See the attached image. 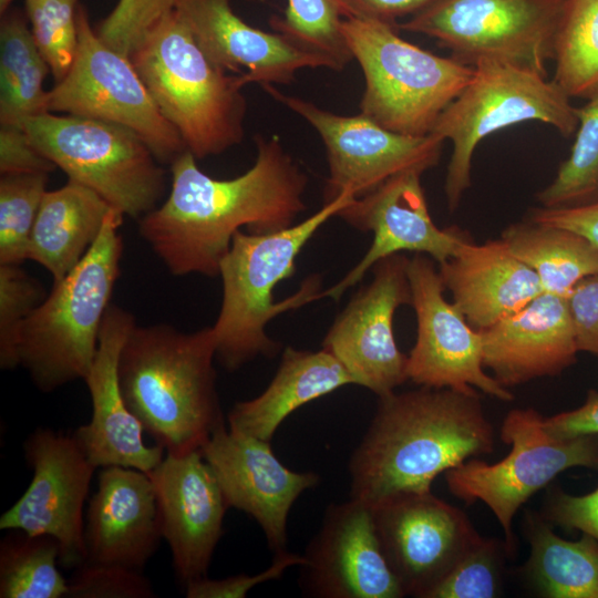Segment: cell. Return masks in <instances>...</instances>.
Here are the masks:
<instances>
[{"instance_id": "obj_1", "label": "cell", "mask_w": 598, "mask_h": 598, "mask_svg": "<svg viewBox=\"0 0 598 598\" xmlns=\"http://www.w3.org/2000/svg\"><path fill=\"white\" fill-rule=\"evenodd\" d=\"M255 141L254 165L231 179L205 174L187 150L171 162V190L140 218V234L174 276H217L238 230L276 233L305 210V172L279 137Z\"/></svg>"}, {"instance_id": "obj_2", "label": "cell", "mask_w": 598, "mask_h": 598, "mask_svg": "<svg viewBox=\"0 0 598 598\" xmlns=\"http://www.w3.org/2000/svg\"><path fill=\"white\" fill-rule=\"evenodd\" d=\"M494 447L476 390L421 385L379 396L349 461L350 498L373 507L399 494L430 492L441 473Z\"/></svg>"}, {"instance_id": "obj_3", "label": "cell", "mask_w": 598, "mask_h": 598, "mask_svg": "<svg viewBox=\"0 0 598 598\" xmlns=\"http://www.w3.org/2000/svg\"><path fill=\"white\" fill-rule=\"evenodd\" d=\"M213 327L183 332L135 323L118 355L123 398L134 416L175 455L200 450L225 423L216 386Z\"/></svg>"}, {"instance_id": "obj_4", "label": "cell", "mask_w": 598, "mask_h": 598, "mask_svg": "<svg viewBox=\"0 0 598 598\" xmlns=\"http://www.w3.org/2000/svg\"><path fill=\"white\" fill-rule=\"evenodd\" d=\"M341 194L323 203L307 219L269 234L238 230L219 264L223 301L213 326L216 359L228 371L262 355L275 357L281 344L266 332L278 315L323 298L321 279L309 276L298 291L280 302L274 301L275 287L295 274V261L303 246L331 217L354 199Z\"/></svg>"}, {"instance_id": "obj_5", "label": "cell", "mask_w": 598, "mask_h": 598, "mask_svg": "<svg viewBox=\"0 0 598 598\" xmlns=\"http://www.w3.org/2000/svg\"><path fill=\"white\" fill-rule=\"evenodd\" d=\"M130 59L196 158L241 142L247 101L240 74L228 75L208 59L176 9L154 25Z\"/></svg>"}, {"instance_id": "obj_6", "label": "cell", "mask_w": 598, "mask_h": 598, "mask_svg": "<svg viewBox=\"0 0 598 598\" xmlns=\"http://www.w3.org/2000/svg\"><path fill=\"white\" fill-rule=\"evenodd\" d=\"M123 214L112 208L79 264L23 323L19 361L43 392L84 380L95 359L104 316L121 272Z\"/></svg>"}, {"instance_id": "obj_7", "label": "cell", "mask_w": 598, "mask_h": 598, "mask_svg": "<svg viewBox=\"0 0 598 598\" xmlns=\"http://www.w3.org/2000/svg\"><path fill=\"white\" fill-rule=\"evenodd\" d=\"M342 33L364 76L360 113L399 134H430L473 75V66L405 41L393 24L343 18Z\"/></svg>"}, {"instance_id": "obj_8", "label": "cell", "mask_w": 598, "mask_h": 598, "mask_svg": "<svg viewBox=\"0 0 598 598\" xmlns=\"http://www.w3.org/2000/svg\"><path fill=\"white\" fill-rule=\"evenodd\" d=\"M529 121L568 137L578 126L577 107L558 84L538 73L493 60L477 62L466 86L430 133L453 145L444 185L450 212L471 186L472 158L481 141Z\"/></svg>"}, {"instance_id": "obj_9", "label": "cell", "mask_w": 598, "mask_h": 598, "mask_svg": "<svg viewBox=\"0 0 598 598\" xmlns=\"http://www.w3.org/2000/svg\"><path fill=\"white\" fill-rule=\"evenodd\" d=\"M22 127L33 146L68 179L91 188L123 215L142 218L165 194V169L130 128L52 112L28 118Z\"/></svg>"}, {"instance_id": "obj_10", "label": "cell", "mask_w": 598, "mask_h": 598, "mask_svg": "<svg viewBox=\"0 0 598 598\" xmlns=\"http://www.w3.org/2000/svg\"><path fill=\"white\" fill-rule=\"evenodd\" d=\"M566 0H433L396 23L431 37L458 62L493 60L546 78Z\"/></svg>"}, {"instance_id": "obj_11", "label": "cell", "mask_w": 598, "mask_h": 598, "mask_svg": "<svg viewBox=\"0 0 598 598\" xmlns=\"http://www.w3.org/2000/svg\"><path fill=\"white\" fill-rule=\"evenodd\" d=\"M501 440L509 453L489 464L476 457L446 471L448 491L472 505L486 504L504 532L507 554L515 549L513 519L519 507L558 474L573 467L598 470V435L560 440L544 426L534 409H514L505 416Z\"/></svg>"}, {"instance_id": "obj_12", "label": "cell", "mask_w": 598, "mask_h": 598, "mask_svg": "<svg viewBox=\"0 0 598 598\" xmlns=\"http://www.w3.org/2000/svg\"><path fill=\"white\" fill-rule=\"evenodd\" d=\"M79 45L65 76L48 91V112L99 120L138 134L159 162L171 163L185 144L162 115L131 59L106 45L79 7Z\"/></svg>"}, {"instance_id": "obj_13", "label": "cell", "mask_w": 598, "mask_h": 598, "mask_svg": "<svg viewBox=\"0 0 598 598\" xmlns=\"http://www.w3.org/2000/svg\"><path fill=\"white\" fill-rule=\"evenodd\" d=\"M261 86L308 122L323 142L329 165L323 203L346 193L362 197L398 174L412 169L424 173L440 161L444 141L436 135L399 134L361 113L334 114L307 100L283 94L274 84Z\"/></svg>"}, {"instance_id": "obj_14", "label": "cell", "mask_w": 598, "mask_h": 598, "mask_svg": "<svg viewBox=\"0 0 598 598\" xmlns=\"http://www.w3.org/2000/svg\"><path fill=\"white\" fill-rule=\"evenodd\" d=\"M32 478L0 517V529L48 535L60 546V564L78 568L86 559L84 503L96 467L73 434L38 427L23 444Z\"/></svg>"}, {"instance_id": "obj_15", "label": "cell", "mask_w": 598, "mask_h": 598, "mask_svg": "<svg viewBox=\"0 0 598 598\" xmlns=\"http://www.w3.org/2000/svg\"><path fill=\"white\" fill-rule=\"evenodd\" d=\"M372 511L381 549L404 596L427 598L482 537L462 509L431 491L395 495Z\"/></svg>"}, {"instance_id": "obj_16", "label": "cell", "mask_w": 598, "mask_h": 598, "mask_svg": "<svg viewBox=\"0 0 598 598\" xmlns=\"http://www.w3.org/2000/svg\"><path fill=\"white\" fill-rule=\"evenodd\" d=\"M411 305L417 321L416 341L408 355V379L417 385L481 390L501 401L514 395L485 372L481 332L444 298V283L433 260L415 254L409 260Z\"/></svg>"}, {"instance_id": "obj_17", "label": "cell", "mask_w": 598, "mask_h": 598, "mask_svg": "<svg viewBox=\"0 0 598 598\" xmlns=\"http://www.w3.org/2000/svg\"><path fill=\"white\" fill-rule=\"evenodd\" d=\"M409 260L399 252L375 262L371 283L353 296L322 341V349L340 361L354 384L378 398L409 380L408 355L393 333L395 310L412 302Z\"/></svg>"}, {"instance_id": "obj_18", "label": "cell", "mask_w": 598, "mask_h": 598, "mask_svg": "<svg viewBox=\"0 0 598 598\" xmlns=\"http://www.w3.org/2000/svg\"><path fill=\"white\" fill-rule=\"evenodd\" d=\"M303 557L299 585L306 597H404L381 549L372 507L359 499L326 508Z\"/></svg>"}, {"instance_id": "obj_19", "label": "cell", "mask_w": 598, "mask_h": 598, "mask_svg": "<svg viewBox=\"0 0 598 598\" xmlns=\"http://www.w3.org/2000/svg\"><path fill=\"white\" fill-rule=\"evenodd\" d=\"M423 172L412 169L393 176L373 192L352 199L337 216L373 241L363 258L322 297L339 300L379 260L402 251L430 256L440 264L453 257L471 237L457 227L441 229L427 208L421 185Z\"/></svg>"}, {"instance_id": "obj_20", "label": "cell", "mask_w": 598, "mask_h": 598, "mask_svg": "<svg viewBox=\"0 0 598 598\" xmlns=\"http://www.w3.org/2000/svg\"><path fill=\"white\" fill-rule=\"evenodd\" d=\"M200 452L221 488L228 507L252 517L269 548L287 550V522L293 503L319 484L313 472H295L275 455L270 442L220 424Z\"/></svg>"}, {"instance_id": "obj_21", "label": "cell", "mask_w": 598, "mask_h": 598, "mask_svg": "<svg viewBox=\"0 0 598 598\" xmlns=\"http://www.w3.org/2000/svg\"><path fill=\"white\" fill-rule=\"evenodd\" d=\"M147 474L177 578L185 586L206 577L229 508L215 474L200 450L165 453Z\"/></svg>"}, {"instance_id": "obj_22", "label": "cell", "mask_w": 598, "mask_h": 598, "mask_svg": "<svg viewBox=\"0 0 598 598\" xmlns=\"http://www.w3.org/2000/svg\"><path fill=\"white\" fill-rule=\"evenodd\" d=\"M135 323L132 313L111 303L102 322L95 359L84 379L92 415L73 435L96 468L115 465L148 473L165 455L161 445L144 442V429L130 411L118 382V355Z\"/></svg>"}, {"instance_id": "obj_23", "label": "cell", "mask_w": 598, "mask_h": 598, "mask_svg": "<svg viewBox=\"0 0 598 598\" xmlns=\"http://www.w3.org/2000/svg\"><path fill=\"white\" fill-rule=\"evenodd\" d=\"M231 2L176 0L175 9L208 59L240 74L244 85L290 84L299 70H332L324 58L302 50L283 34L249 25L234 12Z\"/></svg>"}, {"instance_id": "obj_24", "label": "cell", "mask_w": 598, "mask_h": 598, "mask_svg": "<svg viewBox=\"0 0 598 598\" xmlns=\"http://www.w3.org/2000/svg\"><path fill=\"white\" fill-rule=\"evenodd\" d=\"M162 538L159 509L150 475L124 466L102 467L85 515V561L142 571Z\"/></svg>"}, {"instance_id": "obj_25", "label": "cell", "mask_w": 598, "mask_h": 598, "mask_svg": "<svg viewBox=\"0 0 598 598\" xmlns=\"http://www.w3.org/2000/svg\"><path fill=\"white\" fill-rule=\"evenodd\" d=\"M478 331L483 365L504 388L557 375L579 352L567 299L548 292Z\"/></svg>"}, {"instance_id": "obj_26", "label": "cell", "mask_w": 598, "mask_h": 598, "mask_svg": "<svg viewBox=\"0 0 598 598\" xmlns=\"http://www.w3.org/2000/svg\"><path fill=\"white\" fill-rule=\"evenodd\" d=\"M439 272L454 305L477 330L514 315L544 292L536 272L501 238L478 245L468 239L440 264Z\"/></svg>"}, {"instance_id": "obj_27", "label": "cell", "mask_w": 598, "mask_h": 598, "mask_svg": "<svg viewBox=\"0 0 598 598\" xmlns=\"http://www.w3.org/2000/svg\"><path fill=\"white\" fill-rule=\"evenodd\" d=\"M348 384H354L353 378L330 352L287 347L266 390L229 411V429L270 442L295 410Z\"/></svg>"}, {"instance_id": "obj_28", "label": "cell", "mask_w": 598, "mask_h": 598, "mask_svg": "<svg viewBox=\"0 0 598 598\" xmlns=\"http://www.w3.org/2000/svg\"><path fill=\"white\" fill-rule=\"evenodd\" d=\"M113 207L91 188L68 179L47 190L30 237L28 259L62 280L99 237Z\"/></svg>"}, {"instance_id": "obj_29", "label": "cell", "mask_w": 598, "mask_h": 598, "mask_svg": "<svg viewBox=\"0 0 598 598\" xmlns=\"http://www.w3.org/2000/svg\"><path fill=\"white\" fill-rule=\"evenodd\" d=\"M542 515L527 512L530 555L525 570L536 591L548 598H598V540L582 534L564 539Z\"/></svg>"}, {"instance_id": "obj_30", "label": "cell", "mask_w": 598, "mask_h": 598, "mask_svg": "<svg viewBox=\"0 0 598 598\" xmlns=\"http://www.w3.org/2000/svg\"><path fill=\"white\" fill-rule=\"evenodd\" d=\"M501 239L536 272L544 292L567 299L598 272V247L575 231L525 219L506 227Z\"/></svg>"}, {"instance_id": "obj_31", "label": "cell", "mask_w": 598, "mask_h": 598, "mask_svg": "<svg viewBox=\"0 0 598 598\" xmlns=\"http://www.w3.org/2000/svg\"><path fill=\"white\" fill-rule=\"evenodd\" d=\"M27 13L10 8L0 23V124L19 125L48 112L44 79L50 68L40 53Z\"/></svg>"}, {"instance_id": "obj_32", "label": "cell", "mask_w": 598, "mask_h": 598, "mask_svg": "<svg viewBox=\"0 0 598 598\" xmlns=\"http://www.w3.org/2000/svg\"><path fill=\"white\" fill-rule=\"evenodd\" d=\"M8 532L0 543V597H66L68 579L58 568V542L48 535Z\"/></svg>"}, {"instance_id": "obj_33", "label": "cell", "mask_w": 598, "mask_h": 598, "mask_svg": "<svg viewBox=\"0 0 598 598\" xmlns=\"http://www.w3.org/2000/svg\"><path fill=\"white\" fill-rule=\"evenodd\" d=\"M553 60V81L570 99L598 92V0H566Z\"/></svg>"}, {"instance_id": "obj_34", "label": "cell", "mask_w": 598, "mask_h": 598, "mask_svg": "<svg viewBox=\"0 0 598 598\" xmlns=\"http://www.w3.org/2000/svg\"><path fill=\"white\" fill-rule=\"evenodd\" d=\"M576 137L549 185L537 193L539 206L573 207L598 200V92L577 107Z\"/></svg>"}, {"instance_id": "obj_35", "label": "cell", "mask_w": 598, "mask_h": 598, "mask_svg": "<svg viewBox=\"0 0 598 598\" xmlns=\"http://www.w3.org/2000/svg\"><path fill=\"white\" fill-rule=\"evenodd\" d=\"M342 13L336 0H287L282 18L270 25L305 51L328 60L340 71L353 60L342 33Z\"/></svg>"}, {"instance_id": "obj_36", "label": "cell", "mask_w": 598, "mask_h": 598, "mask_svg": "<svg viewBox=\"0 0 598 598\" xmlns=\"http://www.w3.org/2000/svg\"><path fill=\"white\" fill-rule=\"evenodd\" d=\"M48 179V173L1 175L0 264L21 265L28 259L30 237Z\"/></svg>"}, {"instance_id": "obj_37", "label": "cell", "mask_w": 598, "mask_h": 598, "mask_svg": "<svg viewBox=\"0 0 598 598\" xmlns=\"http://www.w3.org/2000/svg\"><path fill=\"white\" fill-rule=\"evenodd\" d=\"M78 0H25L34 42L55 82L70 70L79 45Z\"/></svg>"}, {"instance_id": "obj_38", "label": "cell", "mask_w": 598, "mask_h": 598, "mask_svg": "<svg viewBox=\"0 0 598 598\" xmlns=\"http://www.w3.org/2000/svg\"><path fill=\"white\" fill-rule=\"evenodd\" d=\"M504 542L481 537L427 598H494L503 586Z\"/></svg>"}, {"instance_id": "obj_39", "label": "cell", "mask_w": 598, "mask_h": 598, "mask_svg": "<svg viewBox=\"0 0 598 598\" xmlns=\"http://www.w3.org/2000/svg\"><path fill=\"white\" fill-rule=\"evenodd\" d=\"M45 298L41 283L21 265L0 264V367L12 370L20 365V331L33 310Z\"/></svg>"}, {"instance_id": "obj_40", "label": "cell", "mask_w": 598, "mask_h": 598, "mask_svg": "<svg viewBox=\"0 0 598 598\" xmlns=\"http://www.w3.org/2000/svg\"><path fill=\"white\" fill-rule=\"evenodd\" d=\"M176 0H118L96 28L97 37L110 48L131 58L146 34L168 12Z\"/></svg>"}, {"instance_id": "obj_41", "label": "cell", "mask_w": 598, "mask_h": 598, "mask_svg": "<svg viewBox=\"0 0 598 598\" xmlns=\"http://www.w3.org/2000/svg\"><path fill=\"white\" fill-rule=\"evenodd\" d=\"M68 598H153L151 581L141 570L85 561L68 579Z\"/></svg>"}, {"instance_id": "obj_42", "label": "cell", "mask_w": 598, "mask_h": 598, "mask_svg": "<svg viewBox=\"0 0 598 598\" xmlns=\"http://www.w3.org/2000/svg\"><path fill=\"white\" fill-rule=\"evenodd\" d=\"M305 557L288 550L275 554L271 565L255 575H236L223 579H209L207 576L185 585L187 598H245L255 586L279 579L291 566H301Z\"/></svg>"}, {"instance_id": "obj_43", "label": "cell", "mask_w": 598, "mask_h": 598, "mask_svg": "<svg viewBox=\"0 0 598 598\" xmlns=\"http://www.w3.org/2000/svg\"><path fill=\"white\" fill-rule=\"evenodd\" d=\"M542 516L553 526L565 530H579L598 540V487L585 495H570L551 488Z\"/></svg>"}, {"instance_id": "obj_44", "label": "cell", "mask_w": 598, "mask_h": 598, "mask_svg": "<svg viewBox=\"0 0 598 598\" xmlns=\"http://www.w3.org/2000/svg\"><path fill=\"white\" fill-rule=\"evenodd\" d=\"M55 166L31 143L22 126L0 124V173H48Z\"/></svg>"}, {"instance_id": "obj_45", "label": "cell", "mask_w": 598, "mask_h": 598, "mask_svg": "<svg viewBox=\"0 0 598 598\" xmlns=\"http://www.w3.org/2000/svg\"><path fill=\"white\" fill-rule=\"evenodd\" d=\"M567 302L579 351L598 357V272L578 282Z\"/></svg>"}, {"instance_id": "obj_46", "label": "cell", "mask_w": 598, "mask_h": 598, "mask_svg": "<svg viewBox=\"0 0 598 598\" xmlns=\"http://www.w3.org/2000/svg\"><path fill=\"white\" fill-rule=\"evenodd\" d=\"M526 219L575 231L598 247V200L573 207H535Z\"/></svg>"}, {"instance_id": "obj_47", "label": "cell", "mask_w": 598, "mask_h": 598, "mask_svg": "<svg viewBox=\"0 0 598 598\" xmlns=\"http://www.w3.org/2000/svg\"><path fill=\"white\" fill-rule=\"evenodd\" d=\"M433 0H336L343 18L374 20L396 25V21L411 17Z\"/></svg>"}, {"instance_id": "obj_48", "label": "cell", "mask_w": 598, "mask_h": 598, "mask_svg": "<svg viewBox=\"0 0 598 598\" xmlns=\"http://www.w3.org/2000/svg\"><path fill=\"white\" fill-rule=\"evenodd\" d=\"M544 426L560 440L598 435V391L590 390L585 403L575 410L544 417Z\"/></svg>"}, {"instance_id": "obj_49", "label": "cell", "mask_w": 598, "mask_h": 598, "mask_svg": "<svg viewBox=\"0 0 598 598\" xmlns=\"http://www.w3.org/2000/svg\"><path fill=\"white\" fill-rule=\"evenodd\" d=\"M14 0H0V14L2 16L6 13L10 8Z\"/></svg>"}]
</instances>
